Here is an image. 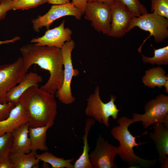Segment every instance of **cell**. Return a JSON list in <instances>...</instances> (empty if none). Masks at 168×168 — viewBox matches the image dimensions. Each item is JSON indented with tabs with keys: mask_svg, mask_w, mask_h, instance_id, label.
Instances as JSON below:
<instances>
[{
	"mask_svg": "<svg viewBox=\"0 0 168 168\" xmlns=\"http://www.w3.org/2000/svg\"><path fill=\"white\" fill-rule=\"evenodd\" d=\"M15 106V104L12 102H8L4 104L0 102V121L5 119L9 116Z\"/></svg>",
	"mask_w": 168,
	"mask_h": 168,
	"instance_id": "cell-28",
	"label": "cell"
},
{
	"mask_svg": "<svg viewBox=\"0 0 168 168\" xmlns=\"http://www.w3.org/2000/svg\"><path fill=\"white\" fill-rule=\"evenodd\" d=\"M20 39L21 38L19 36H16L12 39L4 41H0V45L3 44L13 43Z\"/></svg>",
	"mask_w": 168,
	"mask_h": 168,
	"instance_id": "cell-33",
	"label": "cell"
},
{
	"mask_svg": "<svg viewBox=\"0 0 168 168\" xmlns=\"http://www.w3.org/2000/svg\"><path fill=\"white\" fill-rule=\"evenodd\" d=\"M82 15L72 2L53 5L46 13L31 20L33 28L35 32H39L43 27L49 29L54 21L61 17L70 16L80 20Z\"/></svg>",
	"mask_w": 168,
	"mask_h": 168,
	"instance_id": "cell-10",
	"label": "cell"
},
{
	"mask_svg": "<svg viewBox=\"0 0 168 168\" xmlns=\"http://www.w3.org/2000/svg\"><path fill=\"white\" fill-rule=\"evenodd\" d=\"M1 0H0V1H1Z\"/></svg>",
	"mask_w": 168,
	"mask_h": 168,
	"instance_id": "cell-36",
	"label": "cell"
},
{
	"mask_svg": "<svg viewBox=\"0 0 168 168\" xmlns=\"http://www.w3.org/2000/svg\"><path fill=\"white\" fill-rule=\"evenodd\" d=\"M36 157L40 161L50 164L53 168H74L72 163L73 158L65 159L57 157L48 151L40 154L37 153Z\"/></svg>",
	"mask_w": 168,
	"mask_h": 168,
	"instance_id": "cell-22",
	"label": "cell"
},
{
	"mask_svg": "<svg viewBox=\"0 0 168 168\" xmlns=\"http://www.w3.org/2000/svg\"><path fill=\"white\" fill-rule=\"evenodd\" d=\"M75 47V42L71 40L66 42L61 48L63 66V78L61 86L55 95L61 102L66 105L71 104L76 100L71 88L73 77L79 74L78 70L73 68L72 58V53Z\"/></svg>",
	"mask_w": 168,
	"mask_h": 168,
	"instance_id": "cell-6",
	"label": "cell"
},
{
	"mask_svg": "<svg viewBox=\"0 0 168 168\" xmlns=\"http://www.w3.org/2000/svg\"><path fill=\"white\" fill-rule=\"evenodd\" d=\"M96 121L92 118H88L86 120L84 128V133L82 138L83 146L82 152L75 161L74 168H93L91 162L89 152L90 150L88 143V135L91 128L95 125Z\"/></svg>",
	"mask_w": 168,
	"mask_h": 168,
	"instance_id": "cell-20",
	"label": "cell"
},
{
	"mask_svg": "<svg viewBox=\"0 0 168 168\" xmlns=\"http://www.w3.org/2000/svg\"><path fill=\"white\" fill-rule=\"evenodd\" d=\"M37 152L31 151L28 153L22 152L10 153L8 157L13 168H32L38 166L40 161L36 157Z\"/></svg>",
	"mask_w": 168,
	"mask_h": 168,
	"instance_id": "cell-21",
	"label": "cell"
},
{
	"mask_svg": "<svg viewBox=\"0 0 168 168\" xmlns=\"http://www.w3.org/2000/svg\"><path fill=\"white\" fill-rule=\"evenodd\" d=\"M29 128L28 123L21 126L12 132L10 153H28L31 152V146L29 136Z\"/></svg>",
	"mask_w": 168,
	"mask_h": 168,
	"instance_id": "cell-17",
	"label": "cell"
},
{
	"mask_svg": "<svg viewBox=\"0 0 168 168\" xmlns=\"http://www.w3.org/2000/svg\"><path fill=\"white\" fill-rule=\"evenodd\" d=\"M142 60L145 63H149L152 65H167L168 64V45L162 48H154V55L152 57H147L142 52Z\"/></svg>",
	"mask_w": 168,
	"mask_h": 168,
	"instance_id": "cell-23",
	"label": "cell"
},
{
	"mask_svg": "<svg viewBox=\"0 0 168 168\" xmlns=\"http://www.w3.org/2000/svg\"><path fill=\"white\" fill-rule=\"evenodd\" d=\"M100 92L99 87L97 86L94 92L86 99L85 114L88 117L108 127L109 126L110 117H111L114 119H116L120 110L117 108L114 103L116 100L115 96L110 95V100L105 103L100 98Z\"/></svg>",
	"mask_w": 168,
	"mask_h": 168,
	"instance_id": "cell-5",
	"label": "cell"
},
{
	"mask_svg": "<svg viewBox=\"0 0 168 168\" xmlns=\"http://www.w3.org/2000/svg\"><path fill=\"white\" fill-rule=\"evenodd\" d=\"M145 113H134L133 123L142 122L145 128L156 123L163 124L168 128V96L160 94L148 102L144 106Z\"/></svg>",
	"mask_w": 168,
	"mask_h": 168,
	"instance_id": "cell-7",
	"label": "cell"
},
{
	"mask_svg": "<svg viewBox=\"0 0 168 168\" xmlns=\"http://www.w3.org/2000/svg\"><path fill=\"white\" fill-rule=\"evenodd\" d=\"M124 6L134 17H138L147 13V9L139 0H115Z\"/></svg>",
	"mask_w": 168,
	"mask_h": 168,
	"instance_id": "cell-24",
	"label": "cell"
},
{
	"mask_svg": "<svg viewBox=\"0 0 168 168\" xmlns=\"http://www.w3.org/2000/svg\"><path fill=\"white\" fill-rule=\"evenodd\" d=\"M65 20L58 26L48 29L40 37L34 38L30 43L42 46L55 47L61 49L67 41L71 40L72 31L64 27Z\"/></svg>",
	"mask_w": 168,
	"mask_h": 168,
	"instance_id": "cell-12",
	"label": "cell"
},
{
	"mask_svg": "<svg viewBox=\"0 0 168 168\" xmlns=\"http://www.w3.org/2000/svg\"><path fill=\"white\" fill-rule=\"evenodd\" d=\"M153 132L149 134L154 142L159 155V162L162 168L168 167V128L162 123H156Z\"/></svg>",
	"mask_w": 168,
	"mask_h": 168,
	"instance_id": "cell-14",
	"label": "cell"
},
{
	"mask_svg": "<svg viewBox=\"0 0 168 168\" xmlns=\"http://www.w3.org/2000/svg\"><path fill=\"white\" fill-rule=\"evenodd\" d=\"M12 0V1H17L18 0Z\"/></svg>",
	"mask_w": 168,
	"mask_h": 168,
	"instance_id": "cell-35",
	"label": "cell"
},
{
	"mask_svg": "<svg viewBox=\"0 0 168 168\" xmlns=\"http://www.w3.org/2000/svg\"><path fill=\"white\" fill-rule=\"evenodd\" d=\"M151 11L168 19V0H151Z\"/></svg>",
	"mask_w": 168,
	"mask_h": 168,
	"instance_id": "cell-27",
	"label": "cell"
},
{
	"mask_svg": "<svg viewBox=\"0 0 168 168\" xmlns=\"http://www.w3.org/2000/svg\"><path fill=\"white\" fill-rule=\"evenodd\" d=\"M135 27L150 33L149 36L138 49V52L140 53L144 43L151 36H153L154 41L158 43L168 38V19L156 14L147 13L138 17L133 16L127 33Z\"/></svg>",
	"mask_w": 168,
	"mask_h": 168,
	"instance_id": "cell-4",
	"label": "cell"
},
{
	"mask_svg": "<svg viewBox=\"0 0 168 168\" xmlns=\"http://www.w3.org/2000/svg\"><path fill=\"white\" fill-rule=\"evenodd\" d=\"M54 122L40 127H30L29 129V136L31 146V151H48L46 143L47 130L54 124Z\"/></svg>",
	"mask_w": 168,
	"mask_h": 168,
	"instance_id": "cell-19",
	"label": "cell"
},
{
	"mask_svg": "<svg viewBox=\"0 0 168 168\" xmlns=\"http://www.w3.org/2000/svg\"><path fill=\"white\" fill-rule=\"evenodd\" d=\"M70 0L72 1V3L83 14L87 2V0Z\"/></svg>",
	"mask_w": 168,
	"mask_h": 168,
	"instance_id": "cell-30",
	"label": "cell"
},
{
	"mask_svg": "<svg viewBox=\"0 0 168 168\" xmlns=\"http://www.w3.org/2000/svg\"><path fill=\"white\" fill-rule=\"evenodd\" d=\"M112 20L109 36L121 38L127 30L133 15L120 3L115 1L111 5Z\"/></svg>",
	"mask_w": 168,
	"mask_h": 168,
	"instance_id": "cell-13",
	"label": "cell"
},
{
	"mask_svg": "<svg viewBox=\"0 0 168 168\" xmlns=\"http://www.w3.org/2000/svg\"><path fill=\"white\" fill-rule=\"evenodd\" d=\"M20 50L26 73L33 64L37 65L49 72L48 80L40 88L55 95L61 86L63 78V66L61 49L31 43L23 45Z\"/></svg>",
	"mask_w": 168,
	"mask_h": 168,
	"instance_id": "cell-1",
	"label": "cell"
},
{
	"mask_svg": "<svg viewBox=\"0 0 168 168\" xmlns=\"http://www.w3.org/2000/svg\"><path fill=\"white\" fill-rule=\"evenodd\" d=\"M26 73L21 57L12 63L0 65V103L7 102L6 94L19 82Z\"/></svg>",
	"mask_w": 168,
	"mask_h": 168,
	"instance_id": "cell-9",
	"label": "cell"
},
{
	"mask_svg": "<svg viewBox=\"0 0 168 168\" xmlns=\"http://www.w3.org/2000/svg\"><path fill=\"white\" fill-rule=\"evenodd\" d=\"M12 1L11 0H2L0 1V20L3 19L7 13L12 10Z\"/></svg>",
	"mask_w": 168,
	"mask_h": 168,
	"instance_id": "cell-29",
	"label": "cell"
},
{
	"mask_svg": "<svg viewBox=\"0 0 168 168\" xmlns=\"http://www.w3.org/2000/svg\"><path fill=\"white\" fill-rule=\"evenodd\" d=\"M48 0H18L12 1V10H27L48 2Z\"/></svg>",
	"mask_w": 168,
	"mask_h": 168,
	"instance_id": "cell-26",
	"label": "cell"
},
{
	"mask_svg": "<svg viewBox=\"0 0 168 168\" xmlns=\"http://www.w3.org/2000/svg\"><path fill=\"white\" fill-rule=\"evenodd\" d=\"M166 72L161 67L152 68L146 71L142 78L144 85L149 88L157 86L159 88L164 86L165 92L168 93V77L165 74Z\"/></svg>",
	"mask_w": 168,
	"mask_h": 168,
	"instance_id": "cell-18",
	"label": "cell"
},
{
	"mask_svg": "<svg viewBox=\"0 0 168 168\" xmlns=\"http://www.w3.org/2000/svg\"><path fill=\"white\" fill-rule=\"evenodd\" d=\"M98 1L107 3L110 5L113 4L115 0H87V2Z\"/></svg>",
	"mask_w": 168,
	"mask_h": 168,
	"instance_id": "cell-34",
	"label": "cell"
},
{
	"mask_svg": "<svg viewBox=\"0 0 168 168\" xmlns=\"http://www.w3.org/2000/svg\"><path fill=\"white\" fill-rule=\"evenodd\" d=\"M0 168H13V164L9 157L0 162Z\"/></svg>",
	"mask_w": 168,
	"mask_h": 168,
	"instance_id": "cell-31",
	"label": "cell"
},
{
	"mask_svg": "<svg viewBox=\"0 0 168 168\" xmlns=\"http://www.w3.org/2000/svg\"><path fill=\"white\" fill-rule=\"evenodd\" d=\"M118 150L117 147L109 143L100 135L95 149L89 154L93 168H116L114 159L117 155Z\"/></svg>",
	"mask_w": 168,
	"mask_h": 168,
	"instance_id": "cell-11",
	"label": "cell"
},
{
	"mask_svg": "<svg viewBox=\"0 0 168 168\" xmlns=\"http://www.w3.org/2000/svg\"><path fill=\"white\" fill-rule=\"evenodd\" d=\"M70 0H48V2L53 5L62 4L70 2Z\"/></svg>",
	"mask_w": 168,
	"mask_h": 168,
	"instance_id": "cell-32",
	"label": "cell"
},
{
	"mask_svg": "<svg viewBox=\"0 0 168 168\" xmlns=\"http://www.w3.org/2000/svg\"><path fill=\"white\" fill-rule=\"evenodd\" d=\"M42 81V76L36 73L31 72L26 73L19 82L7 93L6 96V102H12L15 105L27 90L33 86L39 87L38 84Z\"/></svg>",
	"mask_w": 168,
	"mask_h": 168,
	"instance_id": "cell-15",
	"label": "cell"
},
{
	"mask_svg": "<svg viewBox=\"0 0 168 168\" xmlns=\"http://www.w3.org/2000/svg\"><path fill=\"white\" fill-rule=\"evenodd\" d=\"M29 117L24 106L18 102L11 110L9 116L0 121V136L12 133L21 126L28 123Z\"/></svg>",
	"mask_w": 168,
	"mask_h": 168,
	"instance_id": "cell-16",
	"label": "cell"
},
{
	"mask_svg": "<svg viewBox=\"0 0 168 168\" xmlns=\"http://www.w3.org/2000/svg\"><path fill=\"white\" fill-rule=\"evenodd\" d=\"M54 95L39 87L33 86L21 96L18 102L28 113L29 127H41L54 122L57 113Z\"/></svg>",
	"mask_w": 168,
	"mask_h": 168,
	"instance_id": "cell-2",
	"label": "cell"
},
{
	"mask_svg": "<svg viewBox=\"0 0 168 168\" xmlns=\"http://www.w3.org/2000/svg\"><path fill=\"white\" fill-rule=\"evenodd\" d=\"M111 6V5L104 2H87L84 13L85 18L91 22L96 30L108 36L112 20Z\"/></svg>",
	"mask_w": 168,
	"mask_h": 168,
	"instance_id": "cell-8",
	"label": "cell"
},
{
	"mask_svg": "<svg viewBox=\"0 0 168 168\" xmlns=\"http://www.w3.org/2000/svg\"><path fill=\"white\" fill-rule=\"evenodd\" d=\"M119 124L111 130V134L114 138L118 140L120 145L118 147L117 154L125 162L132 165H139L142 167H148L155 162V160L149 161L142 159L134 153L133 148L145 144L146 142L137 143L136 138L140 136H133L128 129L129 126L133 124L132 119L125 116L120 117L118 120Z\"/></svg>",
	"mask_w": 168,
	"mask_h": 168,
	"instance_id": "cell-3",
	"label": "cell"
},
{
	"mask_svg": "<svg viewBox=\"0 0 168 168\" xmlns=\"http://www.w3.org/2000/svg\"><path fill=\"white\" fill-rule=\"evenodd\" d=\"M12 133L0 136V162L8 157L12 143Z\"/></svg>",
	"mask_w": 168,
	"mask_h": 168,
	"instance_id": "cell-25",
	"label": "cell"
}]
</instances>
